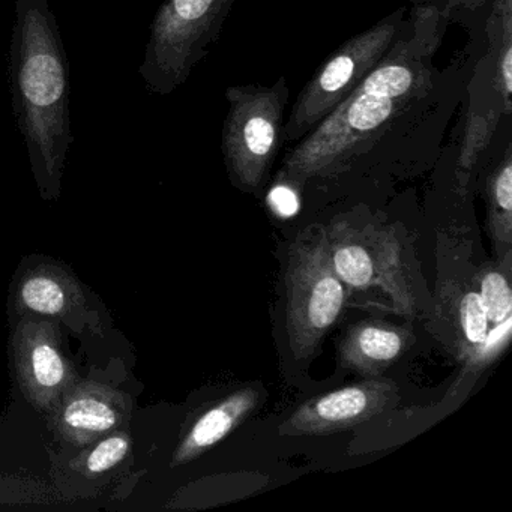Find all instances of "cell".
<instances>
[{"mask_svg":"<svg viewBox=\"0 0 512 512\" xmlns=\"http://www.w3.org/2000/svg\"><path fill=\"white\" fill-rule=\"evenodd\" d=\"M455 326L460 337V352L476 362L479 350L484 346L490 332L487 311L476 290L461 293L455 305Z\"/></svg>","mask_w":512,"mask_h":512,"instance_id":"9a60e30c","label":"cell"},{"mask_svg":"<svg viewBox=\"0 0 512 512\" xmlns=\"http://www.w3.org/2000/svg\"><path fill=\"white\" fill-rule=\"evenodd\" d=\"M398 389L392 380L370 377L335 389L299 406L280 427L293 436H325L350 430L394 406Z\"/></svg>","mask_w":512,"mask_h":512,"instance_id":"9c48e42d","label":"cell"},{"mask_svg":"<svg viewBox=\"0 0 512 512\" xmlns=\"http://www.w3.org/2000/svg\"><path fill=\"white\" fill-rule=\"evenodd\" d=\"M236 0H164L139 73L155 95L181 88L220 37Z\"/></svg>","mask_w":512,"mask_h":512,"instance_id":"3957f363","label":"cell"},{"mask_svg":"<svg viewBox=\"0 0 512 512\" xmlns=\"http://www.w3.org/2000/svg\"><path fill=\"white\" fill-rule=\"evenodd\" d=\"M347 295L332 269L323 230L293 245L286 271V329L296 359L316 353L343 316Z\"/></svg>","mask_w":512,"mask_h":512,"instance_id":"5b68a950","label":"cell"},{"mask_svg":"<svg viewBox=\"0 0 512 512\" xmlns=\"http://www.w3.org/2000/svg\"><path fill=\"white\" fill-rule=\"evenodd\" d=\"M415 49L398 40L340 106L287 155L280 178L292 184L329 175L373 142L427 83Z\"/></svg>","mask_w":512,"mask_h":512,"instance_id":"7a4b0ae2","label":"cell"},{"mask_svg":"<svg viewBox=\"0 0 512 512\" xmlns=\"http://www.w3.org/2000/svg\"><path fill=\"white\" fill-rule=\"evenodd\" d=\"M13 346L23 395L40 412H52L79 380L76 367L62 349L58 326L44 317H23L17 325Z\"/></svg>","mask_w":512,"mask_h":512,"instance_id":"ba28073f","label":"cell"},{"mask_svg":"<svg viewBox=\"0 0 512 512\" xmlns=\"http://www.w3.org/2000/svg\"><path fill=\"white\" fill-rule=\"evenodd\" d=\"M409 329L365 320L352 326L340 344L343 367L362 376L377 377L412 346Z\"/></svg>","mask_w":512,"mask_h":512,"instance_id":"7c38bea8","label":"cell"},{"mask_svg":"<svg viewBox=\"0 0 512 512\" xmlns=\"http://www.w3.org/2000/svg\"><path fill=\"white\" fill-rule=\"evenodd\" d=\"M329 260L347 289L379 287L394 302L395 311L415 314L416 301L394 233L382 227L353 229L347 223L323 230Z\"/></svg>","mask_w":512,"mask_h":512,"instance_id":"52a82bcc","label":"cell"},{"mask_svg":"<svg viewBox=\"0 0 512 512\" xmlns=\"http://www.w3.org/2000/svg\"><path fill=\"white\" fill-rule=\"evenodd\" d=\"M131 443L133 442L127 431H112L92 443V448L80 454L71 463V467L82 475H100L127 458L131 451Z\"/></svg>","mask_w":512,"mask_h":512,"instance_id":"2e32d148","label":"cell"},{"mask_svg":"<svg viewBox=\"0 0 512 512\" xmlns=\"http://www.w3.org/2000/svg\"><path fill=\"white\" fill-rule=\"evenodd\" d=\"M223 148L227 172L244 191L262 187L284 140L289 88L281 77L274 86H232L226 91Z\"/></svg>","mask_w":512,"mask_h":512,"instance_id":"277c9868","label":"cell"},{"mask_svg":"<svg viewBox=\"0 0 512 512\" xmlns=\"http://www.w3.org/2000/svg\"><path fill=\"white\" fill-rule=\"evenodd\" d=\"M403 14L395 13L338 47L305 85L292 107L284 140H301L377 67L400 40Z\"/></svg>","mask_w":512,"mask_h":512,"instance_id":"8992f818","label":"cell"},{"mask_svg":"<svg viewBox=\"0 0 512 512\" xmlns=\"http://www.w3.org/2000/svg\"><path fill=\"white\" fill-rule=\"evenodd\" d=\"M19 313L44 319H71L85 308L77 278L55 263H41L20 277L16 290Z\"/></svg>","mask_w":512,"mask_h":512,"instance_id":"8fae6325","label":"cell"},{"mask_svg":"<svg viewBox=\"0 0 512 512\" xmlns=\"http://www.w3.org/2000/svg\"><path fill=\"white\" fill-rule=\"evenodd\" d=\"M463 2H464V0H463Z\"/></svg>","mask_w":512,"mask_h":512,"instance_id":"d6986e66","label":"cell"},{"mask_svg":"<svg viewBox=\"0 0 512 512\" xmlns=\"http://www.w3.org/2000/svg\"><path fill=\"white\" fill-rule=\"evenodd\" d=\"M257 389H238L202 413L175 449L172 466H182L206 454L226 439L259 406Z\"/></svg>","mask_w":512,"mask_h":512,"instance_id":"4fadbf2b","label":"cell"},{"mask_svg":"<svg viewBox=\"0 0 512 512\" xmlns=\"http://www.w3.org/2000/svg\"><path fill=\"white\" fill-rule=\"evenodd\" d=\"M10 82L35 178L46 196H56L73 133L67 53L49 0H16Z\"/></svg>","mask_w":512,"mask_h":512,"instance_id":"6da1fadb","label":"cell"},{"mask_svg":"<svg viewBox=\"0 0 512 512\" xmlns=\"http://www.w3.org/2000/svg\"><path fill=\"white\" fill-rule=\"evenodd\" d=\"M268 203L275 214L284 218L292 217L299 209L298 194L289 184L283 182L269 191Z\"/></svg>","mask_w":512,"mask_h":512,"instance_id":"ac0fdd59","label":"cell"},{"mask_svg":"<svg viewBox=\"0 0 512 512\" xmlns=\"http://www.w3.org/2000/svg\"><path fill=\"white\" fill-rule=\"evenodd\" d=\"M479 296L487 311L488 323L500 325L512 319V292L508 278L497 269H485L478 278Z\"/></svg>","mask_w":512,"mask_h":512,"instance_id":"e0dca14e","label":"cell"},{"mask_svg":"<svg viewBox=\"0 0 512 512\" xmlns=\"http://www.w3.org/2000/svg\"><path fill=\"white\" fill-rule=\"evenodd\" d=\"M130 410V400L119 389L92 380H77L47 415L56 436L83 448L122 427L130 418Z\"/></svg>","mask_w":512,"mask_h":512,"instance_id":"30bf717a","label":"cell"},{"mask_svg":"<svg viewBox=\"0 0 512 512\" xmlns=\"http://www.w3.org/2000/svg\"><path fill=\"white\" fill-rule=\"evenodd\" d=\"M487 224L491 241L502 257L511 256L512 247V155L505 157L487 181Z\"/></svg>","mask_w":512,"mask_h":512,"instance_id":"5bb4252c","label":"cell"}]
</instances>
